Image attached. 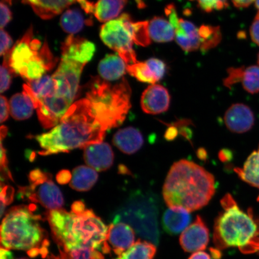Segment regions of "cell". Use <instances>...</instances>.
<instances>
[{
	"mask_svg": "<svg viewBox=\"0 0 259 259\" xmlns=\"http://www.w3.org/2000/svg\"><path fill=\"white\" fill-rule=\"evenodd\" d=\"M9 105L11 114L16 120L30 118L35 109L33 102L25 91L13 96Z\"/></svg>",
	"mask_w": 259,
	"mask_h": 259,
	"instance_id": "cell-28",
	"label": "cell"
},
{
	"mask_svg": "<svg viewBox=\"0 0 259 259\" xmlns=\"http://www.w3.org/2000/svg\"><path fill=\"white\" fill-rule=\"evenodd\" d=\"M0 37H1V51L0 54L1 56H5L8 52L11 50V48L13 44V40L9 34L3 29H1L0 32Z\"/></svg>",
	"mask_w": 259,
	"mask_h": 259,
	"instance_id": "cell-36",
	"label": "cell"
},
{
	"mask_svg": "<svg viewBox=\"0 0 259 259\" xmlns=\"http://www.w3.org/2000/svg\"><path fill=\"white\" fill-rule=\"evenodd\" d=\"M255 6L257 10V12L256 15L255 16L254 20H259V0H255Z\"/></svg>",
	"mask_w": 259,
	"mask_h": 259,
	"instance_id": "cell-46",
	"label": "cell"
},
{
	"mask_svg": "<svg viewBox=\"0 0 259 259\" xmlns=\"http://www.w3.org/2000/svg\"><path fill=\"white\" fill-rule=\"evenodd\" d=\"M113 143L123 153L130 155L137 153L141 149L144 144V139L138 129L128 127L116 133Z\"/></svg>",
	"mask_w": 259,
	"mask_h": 259,
	"instance_id": "cell-22",
	"label": "cell"
},
{
	"mask_svg": "<svg viewBox=\"0 0 259 259\" xmlns=\"http://www.w3.org/2000/svg\"><path fill=\"white\" fill-rule=\"evenodd\" d=\"M234 171L241 180L259 190V145L257 150L249 155L242 167H236Z\"/></svg>",
	"mask_w": 259,
	"mask_h": 259,
	"instance_id": "cell-26",
	"label": "cell"
},
{
	"mask_svg": "<svg viewBox=\"0 0 259 259\" xmlns=\"http://www.w3.org/2000/svg\"><path fill=\"white\" fill-rule=\"evenodd\" d=\"M170 96L168 90L158 84L150 85L146 89L141 99L143 111L150 115H157L166 112L169 108Z\"/></svg>",
	"mask_w": 259,
	"mask_h": 259,
	"instance_id": "cell-16",
	"label": "cell"
},
{
	"mask_svg": "<svg viewBox=\"0 0 259 259\" xmlns=\"http://www.w3.org/2000/svg\"><path fill=\"white\" fill-rule=\"evenodd\" d=\"M156 252V247L153 243L139 240L115 259H154Z\"/></svg>",
	"mask_w": 259,
	"mask_h": 259,
	"instance_id": "cell-30",
	"label": "cell"
},
{
	"mask_svg": "<svg viewBox=\"0 0 259 259\" xmlns=\"http://www.w3.org/2000/svg\"><path fill=\"white\" fill-rule=\"evenodd\" d=\"M158 213L159 206L153 194L138 193L130 199L115 223L125 222L142 238L158 245L160 236Z\"/></svg>",
	"mask_w": 259,
	"mask_h": 259,
	"instance_id": "cell-9",
	"label": "cell"
},
{
	"mask_svg": "<svg viewBox=\"0 0 259 259\" xmlns=\"http://www.w3.org/2000/svg\"><path fill=\"white\" fill-rule=\"evenodd\" d=\"M223 209L213 226V242L220 250L238 248L242 253L259 251V218L249 208L247 212L239 208L231 194L221 200Z\"/></svg>",
	"mask_w": 259,
	"mask_h": 259,
	"instance_id": "cell-5",
	"label": "cell"
},
{
	"mask_svg": "<svg viewBox=\"0 0 259 259\" xmlns=\"http://www.w3.org/2000/svg\"><path fill=\"white\" fill-rule=\"evenodd\" d=\"M151 40L157 43H167L175 39L176 32L169 20L162 17H154L148 22Z\"/></svg>",
	"mask_w": 259,
	"mask_h": 259,
	"instance_id": "cell-27",
	"label": "cell"
},
{
	"mask_svg": "<svg viewBox=\"0 0 259 259\" xmlns=\"http://www.w3.org/2000/svg\"><path fill=\"white\" fill-rule=\"evenodd\" d=\"M0 255H1V259H13V255L11 251L1 247L0 250Z\"/></svg>",
	"mask_w": 259,
	"mask_h": 259,
	"instance_id": "cell-44",
	"label": "cell"
},
{
	"mask_svg": "<svg viewBox=\"0 0 259 259\" xmlns=\"http://www.w3.org/2000/svg\"><path fill=\"white\" fill-rule=\"evenodd\" d=\"M200 9L206 12L220 11L228 7L227 0H197Z\"/></svg>",
	"mask_w": 259,
	"mask_h": 259,
	"instance_id": "cell-33",
	"label": "cell"
},
{
	"mask_svg": "<svg viewBox=\"0 0 259 259\" xmlns=\"http://www.w3.org/2000/svg\"><path fill=\"white\" fill-rule=\"evenodd\" d=\"M4 60L1 66V84H0V92L2 93L7 91L11 87L12 79L15 73L13 72L11 67L9 66L8 57L5 55Z\"/></svg>",
	"mask_w": 259,
	"mask_h": 259,
	"instance_id": "cell-32",
	"label": "cell"
},
{
	"mask_svg": "<svg viewBox=\"0 0 259 259\" xmlns=\"http://www.w3.org/2000/svg\"><path fill=\"white\" fill-rule=\"evenodd\" d=\"M209 241V229L199 215L197 216L195 221L188 227L180 238L181 247L188 252L205 250Z\"/></svg>",
	"mask_w": 259,
	"mask_h": 259,
	"instance_id": "cell-13",
	"label": "cell"
},
{
	"mask_svg": "<svg viewBox=\"0 0 259 259\" xmlns=\"http://www.w3.org/2000/svg\"><path fill=\"white\" fill-rule=\"evenodd\" d=\"M87 14H92L102 22L113 20L120 14L127 0H98L96 3L89 0H77Z\"/></svg>",
	"mask_w": 259,
	"mask_h": 259,
	"instance_id": "cell-19",
	"label": "cell"
},
{
	"mask_svg": "<svg viewBox=\"0 0 259 259\" xmlns=\"http://www.w3.org/2000/svg\"><path fill=\"white\" fill-rule=\"evenodd\" d=\"M47 259H73L70 256V255L65 252L64 251L60 250V254L58 255H55L51 254L48 255Z\"/></svg>",
	"mask_w": 259,
	"mask_h": 259,
	"instance_id": "cell-43",
	"label": "cell"
},
{
	"mask_svg": "<svg viewBox=\"0 0 259 259\" xmlns=\"http://www.w3.org/2000/svg\"><path fill=\"white\" fill-rule=\"evenodd\" d=\"M0 102H1V113H0L1 118L0 119H1V122L3 123L7 120L9 117L10 105H9L7 99L3 96H1Z\"/></svg>",
	"mask_w": 259,
	"mask_h": 259,
	"instance_id": "cell-38",
	"label": "cell"
},
{
	"mask_svg": "<svg viewBox=\"0 0 259 259\" xmlns=\"http://www.w3.org/2000/svg\"><path fill=\"white\" fill-rule=\"evenodd\" d=\"M8 134V128L5 126H2L1 128V170L2 174H5V176L9 179L13 181V178L11 171L8 168V161L7 155H6V150L3 148V140L6 137Z\"/></svg>",
	"mask_w": 259,
	"mask_h": 259,
	"instance_id": "cell-34",
	"label": "cell"
},
{
	"mask_svg": "<svg viewBox=\"0 0 259 259\" xmlns=\"http://www.w3.org/2000/svg\"><path fill=\"white\" fill-rule=\"evenodd\" d=\"M6 55L15 74L28 81L41 78L57 62L47 42L42 45L39 40L34 38L32 27Z\"/></svg>",
	"mask_w": 259,
	"mask_h": 259,
	"instance_id": "cell-8",
	"label": "cell"
},
{
	"mask_svg": "<svg viewBox=\"0 0 259 259\" xmlns=\"http://www.w3.org/2000/svg\"><path fill=\"white\" fill-rule=\"evenodd\" d=\"M210 254H211L212 257L213 259H220L222 257L221 250L215 248H210Z\"/></svg>",
	"mask_w": 259,
	"mask_h": 259,
	"instance_id": "cell-45",
	"label": "cell"
},
{
	"mask_svg": "<svg viewBox=\"0 0 259 259\" xmlns=\"http://www.w3.org/2000/svg\"><path fill=\"white\" fill-rule=\"evenodd\" d=\"M188 259H211L210 255L203 251H197L190 255Z\"/></svg>",
	"mask_w": 259,
	"mask_h": 259,
	"instance_id": "cell-42",
	"label": "cell"
},
{
	"mask_svg": "<svg viewBox=\"0 0 259 259\" xmlns=\"http://www.w3.org/2000/svg\"><path fill=\"white\" fill-rule=\"evenodd\" d=\"M14 189L12 187L9 186H3L1 187V216L3 215L6 206L10 205L14 200Z\"/></svg>",
	"mask_w": 259,
	"mask_h": 259,
	"instance_id": "cell-35",
	"label": "cell"
},
{
	"mask_svg": "<svg viewBox=\"0 0 259 259\" xmlns=\"http://www.w3.org/2000/svg\"><path fill=\"white\" fill-rule=\"evenodd\" d=\"M0 7H1V22H0V24H1V29H3L11 21L12 12L8 6L2 2Z\"/></svg>",
	"mask_w": 259,
	"mask_h": 259,
	"instance_id": "cell-37",
	"label": "cell"
},
{
	"mask_svg": "<svg viewBox=\"0 0 259 259\" xmlns=\"http://www.w3.org/2000/svg\"><path fill=\"white\" fill-rule=\"evenodd\" d=\"M251 40L259 46V20H254L250 29Z\"/></svg>",
	"mask_w": 259,
	"mask_h": 259,
	"instance_id": "cell-39",
	"label": "cell"
},
{
	"mask_svg": "<svg viewBox=\"0 0 259 259\" xmlns=\"http://www.w3.org/2000/svg\"><path fill=\"white\" fill-rule=\"evenodd\" d=\"M61 51V58L86 65L92 59L96 52V46L85 38L70 35L63 42Z\"/></svg>",
	"mask_w": 259,
	"mask_h": 259,
	"instance_id": "cell-18",
	"label": "cell"
},
{
	"mask_svg": "<svg viewBox=\"0 0 259 259\" xmlns=\"http://www.w3.org/2000/svg\"><path fill=\"white\" fill-rule=\"evenodd\" d=\"M28 178L30 185L19 188L20 198L39 203L50 210L62 208L64 203L62 193L52 180L51 174L36 169L31 171Z\"/></svg>",
	"mask_w": 259,
	"mask_h": 259,
	"instance_id": "cell-12",
	"label": "cell"
},
{
	"mask_svg": "<svg viewBox=\"0 0 259 259\" xmlns=\"http://www.w3.org/2000/svg\"><path fill=\"white\" fill-rule=\"evenodd\" d=\"M224 121L230 131L241 134L253 127L255 117L250 107L242 103H236L227 110Z\"/></svg>",
	"mask_w": 259,
	"mask_h": 259,
	"instance_id": "cell-15",
	"label": "cell"
},
{
	"mask_svg": "<svg viewBox=\"0 0 259 259\" xmlns=\"http://www.w3.org/2000/svg\"><path fill=\"white\" fill-rule=\"evenodd\" d=\"M17 259H28V258H17Z\"/></svg>",
	"mask_w": 259,
	"mask_h": 259,
	"instance_id": "cell-49",
	"label": "cell"
},
{
	"mask_svg": "<svg viewBox=\"0 0 259 259\" xmlns=\"http://www.w3.org/2000/svg\"><path fill=\"white\" fill-rule=\"evenodd\" d=\"M126 64L120 57L113 54L107 55L99 64V73L103 80H118L127 71V65Z\"/></svg>",
	"mask_w": 259,
	"mask_h": 259,
	"instance_id": "cell-25",
	"label": "cell"
},
{
	"mask_svg": "<svg viewBox=\"0 0 259 259\" xmlns=\"http://www.w3.org/2000/svg\"><path fill=\"white\" fill-rule=\"evenodd\" d=\"M257 63H258V66H259V53H258V56H257Z\"/></svg>",
	"mask_w": 259,
	"mask_h": 259,
	"instance_id": "cell-48",
	"label": "cell"
},
{
	"mask_svg": "<svg viewBox=\"0 0 259 259\" xmlns=\"http://www.w3.org/2000/svg\"><path fill=\"white\" fill-rule=\"evenodd\" d=\"M77 0H22L43 19H50L62 13Z\"/></svg>",
	"mask_w": 259,
	"mask_h": 259,
	"instance_id": "cell-24",
	"label": "cell"
},
{
	"mask_svg": "<svg viewBox=\"0 0 259 259\" xmlns=\"http://www.w3.org/2000/svg\"><path fill=\"white\" fill-rule=\"evenodd\" d=\"M85 65L61 58L52 76L28 81L24 91L30 96L45 128L56 127L73 105Z\"/></svg>",
	"mask_w": 259,
	"mask_h": 259,
	"instance_id": "cell-2",
	"label": "cell"
},
{
	"mask_svg": "<svg viewBox=\"0 0 259 259\" xmlns=\"http://www.w3.org/2000/svg\"><path fill=\"white\" fill-rule=\"evenodd\" d=\"M83 157L87 165L99 171L109 169L114 159L111 146L103 142L84 148Z\"/></svg>",
	"mask_w": 259,
	"mask_h": 259,
	"instance_id": "cell-21",
	"label": "cell"
},
{
	"mask_svg": "<svg viewBox=\"0 0 259 259\" xmlns=\"http://www.w3.org/2000/svg\"><path fill=\"white\" fill-rule=\"evenodd\" d=\"M87 24H90L84 18L82 13L76 9L68 10L61 16L60 19L63 30L69 34L77 33Z\"/></svg>",
	"mask_w": 259,
	"mask_h": 259,
	"instance_id": "cell-31",
	"label": "cell"
},
{
	"mask_svg": "<svg viewBox=\"0 0 259 259\" xmlns=\"http://www.w3.org/2000/svg\"><path fill=\"white\" fill-rule=\"evenodd\" d=\"M131 87L125 78L111 84L95 77L89 83L85 98L97 118L109 131L124 121L131 108Z\"/></svg>",
	"mask_w": 259,
	"mask_h": 259,
	"instance_id": "cell-7",
	"label": "cell"
},
{
	"mask_svg": "<svg viewBox=\"0 0 259 259\" xmlns=\"http://www.w3.org/2000/svg\"><path fill=\"white\" fill-rule=\"evenodd\" d=\"M215 193V178L199 165L187 160L171 167L163 188L169 207H181L190 212L203 208Z\"/></svg>",
	"mask_w": 259,
	"mask_h": 259,
	"instance_id": "cell-4",
	"label": "cell"
},
{
	"mask_svg": "<svg viewBox=\"0 0 259 259\" xmlns=\"http://www.w3.org/2000/svg\"><path fill=\"white\" fill-rule=\"evenodd\" d=\"M165 13L175 29V39L184 51H208L221 41V31L219 27L203 25L197 27L192 22L178 17L174 5L167 6Z\"/></svg>",
	"mask_w": 259,
	"mask_h": 259,
	"instance_id": "cell-10",
	"label": "cell"
},
{
	"mask_svg": "<svg viewBox=\"0 0 259 259\" xmlns=\"http://www.w3.org/2000/svg\"><path fill=\"white\" fill-rule=\"evenodd\" d=\"M72 175L69 171L64 170L60 171L57 176V180L61 184H67L72 180Z\"/></svg>",
	"mask_w": 259,
	"mask_h": 259,
	"instance_id": "cell-40",
	"label": "cell"
},
{
	"mask_svg": "<svg viewBox=\"0 0 259 259\" xmlns=\"http://www.w3.org/2000/svg\"><path fill=\"white\" fill-rule=\"evenodd\" d=\"M108 131L94 112L89 100L82 99L73 103L56 127L35 137L41 148L38 153H68L101 143Z\"/></svg>",
	"mask_w": 259,
	"mask_h": 259,
	"instance_id": "cell-3",
	"label": "cell"
},
{
	"mask_svg": "<svg viewBox=\"0 0 259 259\" xmlns=\"http://www.w3.org/2000/svg\"><path fill=\"white\" fill-rule=\"evenodd\" d=\"M192 217L189 211L181 207H169L162 219V226L167 234L176 235L189 226Z\"/></svg>",
	"mask_w": 259,
	"mask_h": 259,
	"instance_id": "cell-23",
	"label": "cell"
},
{
	"mask_svg": "<svg viewBox=\"0 0 259 259\" xmlns=\"http://www.w3.org/2000/svg\"><path fill=\"white\" fill-rule=\"evenodd\" d=\"M127 71L130 74L140 82L156 83L166 72V65L158 58H151L145 62H138L127 65Z\"/></svg>",
	"mask_w": 259,
	"mask_h": 259,
	"instance_id": "cell-17",
	"label": "cell"
},
{
	"mask_svg": "<svg viewBox=\"0 0 259 259\" xmlns=\"http://www.w3.org/2000/svg\"><path fill=\"white\" fill-rule=\"evenodd\" d=\"M34 206H15L6 213L1 226L2 247L25 251L32 258H47L50 243L46 230L41 225V216L35 213Z\"/></svg>",
	"mask_w": 259,
	"mask_h": 259,
	"instance_id": "cell-6",
	"label": "cell"
},
{
	"mask_svg": "<svg viewBox=\"0 0 259 259\" xmlns=\"http://www.w3.org/2000/svg\"><path fill=\"white\" fill-rule=\"evenodd\" d=\"M98 180L96 170L85 166L77 167L73 170L70 185L77 192H87L95 185Z\"/></svg>",
	"mask_w": 259,
	"mask_h": 259,
	"instance_id": "cell-29",
	"label": "cell"
},
{
	"mask_svg": "<svg viewBox=\"0 0 259 259\" xmlns=\"http://www.w3.org/2000/svg\"><path fill=\"white\" fill-rule=\"evenodd\" d=\"M47 218L55 241L73 259H105L109 254V227L83 202H74L70 212L49 210Z\"/></svg>",
	"mask_w": 259,
	"mask_h": 259,
	"instance_id": "cell-1",
	"label": "cell"
},
{
	"mask_svg": "<svg viewBox=\"0 0 259 259\" xmlns=\"http://www.w3.org/2000/svg\"><path fill=\"white\" fill-rule=\"evenodd\" d=\"M135 241L134 230L127 223H114L109 226L106 242L109 254L112 251L119 256L134 245Z\"/></svg>",
	"mask_w": 259,
	"mask_h": 259,
	"instance_id": "cell-14",
	"label": "cell"
},
{
	"mask_svg": "<svg viewBox=\"0 0 259 259\" xmlns=\"http://www.w3.org/2000/svg\"><path fill=\"white\" fill-rule=\"evenodd\" d=\"M255 0H232L233 4L238 8H245L250 6Z\"/></svg>",
	"mask_w": 259,
	"mask_h": 259,
	"instance_id": "cell-41",
	"label": "cell"
},
{
	"mask_svg": "<svg viewBox=\"0 0 259 259\" xmlns=\"http://www.w3.org/2000/svg\"><path fill=\"white\" fill-rule=\"evenodd\" d=\"M228 74L223 81L227 88L231 89L235 84L241 82L246 92L252 95L259 93L258 66L231 67L228 70Z\"/></svg>",
	"mask_w": 259,
	"mask_h": 259,
	"instance_id": "cell-20",
	"label": "cell"
},
{
	"mask_svg": "<svg viewBox=\"0 0 259 259\" xmlns=\"http://www.w3.org/2000/svg\"><path fill=\"white\" fill-rule=\"evenodd\" d=\"M12 0H2V2H5L6 3H8L9 5H12Z\"/></svg>",
	"mask_w": 259,
	"mask_h": 259,
	"instance_id": "cell-47",
	"label": "cell"
},
{
	"mask_svg": "<svg viewBox=\"0 0 259 259\" xmlns=\"http://www.w3.org/2000/svg\"><path fill=\"white\" fill-rule=\"evenodd\" d=\"M135 22L124 14L103 25L100 37L106 46L117 53L127 65L138 62L133 45L135 44Z\"/></svg>",
	"mask_w": 259,
	"mask_h": 259,
	"instance_id": "cell-11",
	"label": "cell"
}]
</instances>
